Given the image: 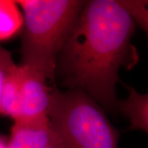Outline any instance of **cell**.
<instances>
[{"instance_id":"obj_1","label":"cell","mask_w":148,"mask_h":148,"mask_svg":"<svg viewBox=\"0 0 148 148\" xmlns=\"http://www.w3.org/2000/svg\"><path fill=\"white\" fill-rule=\"evenodd\" d=\"M136 22L119 1H85L57 61L68 90L85 92L105 110L118 114L119 71L139 61L132 38Z\"/></svg>"},{"instance_id":"obj_2","label":"cell","mask_w":148,"mask_h":148,"mask_svg":"<svg viewBox=\"0 0 148 148\" xmlns=\"http://www.w3.org/2000/svg\"><path fill=\"white\" fill-rule=\"evenodd\" d=\"M23 16L21 64L52 82L57 61L85 1L19 0Z\"/></svg>"},{"instance_id":"obj_3","label":"cell","mask_w":148,"mask_h":148,"mask_svg":"<svg viewBox=\"0 0 148 148\" xmlns=\"http://www.w3.org/2000/svg\"><path fill=\"white\" fill-rule=\"evenodd\" d=\"M49 119L64 148H119V131L82 90L53 89Z\"/></svg>"},{"instance_id":"obj_4","label":"cell","mask_w":148,"mask_h":148,"mask_svg":"<svg viewBox=\"0 0 148 148\" xmlns=\"http://www.w3.org/2000/svg\"><path fill=\"white\" fill-rule=\"evenodd\" d=\"M21 66V115L18 122L49 119L53 90L49 87V81L36 70L22 64Z\"/></svg>"},{"instance_id":"obj_5","label":"cell","mask_w":148,"mask_h":148,"mask_svg":"<svg viewBox=\"0 0 148 148\" xmlns=\"http://www.w3.org/2000/svg\"><path fill=\"white\" fill-rule=\"evenodd\" d=\"M8 146V148H64L49 119L13 123Z\"/></svg>"},{"instance_id":"obj_6","label":"cell","mask_w":148,"mask_h":148,"mask_svg":"<svg viewBox=\"0 0 148 148\" xmlns=\"http://www.w3.org/2000/svg\"><path fill=\"white\" fill-rule=\"evenodd\" d=\"M21 64H16L5 77L0 95V115L13 123L21 119Z\"/></svg>"},{"instance_id":"obj_7","label":"cell","mask_w":148,"mask_h":148,"mask_svg":"<svg viewBox=\"0 0 148 148\" xmlns=\"http://www.w3.org/2000/svg\"><path fill=\"white\" fill-rule=\"evenodd\" d=\"M128 90L127 98L119 101V112L128 119L131 129L148 133V94H140L133 88Z\"/></svg>"},{"instance_id":"obj_8","label":"cell","mask_w":148,"mask_h":148,"mask_svg":"<svg viewBox=\"0 0 148 148\" xmlns=\"http://www.w3.org/2000/svg\"><path fill=\"white\" fill-rule=\"evenodd\" d=\"M22 27L23 16L16 1L0 0V41L16 36Z\"/></svg>"},{"instance_id":"obj_9","label":"cell","mask_w":148,"mask_h":148,"mask_svg":"<svg viewBox=\"0 0 148 148\" xmlns=\"http://www.w3.org/2000/svg\"><path fill=\"white\" fill-rule=\"evenodd\" d=\"M119 2L148 36V0H119Z\"/></svg>"},{"instance_id":"obj_10","label":"cell","mask_w":148,"mask_h":148,"mask_svg":"<svg viewBox=\"0 0 148 148\" xmlns=\"http://www.w3.org/2000/svg\"><path fill=\"white\" fill-rule=\"evenodd\" d=\"M16 64L12 53L6 49L0 46V95L5 77Z\"/></svg>"},{"instance_id":"obj_11","label":"cell","mask_w":148,"mask_h":148,"mask_svg":"<svg viewBox=\"0 0 148 148\" xmlns=\"http://www.w3.org/2000/svg\"><path fill=\"white\" fill-rule=\"evenodd\" d=\"M0 148H8V139L2 137L1 135H0Z\"/></svg>"}]
</instances>
